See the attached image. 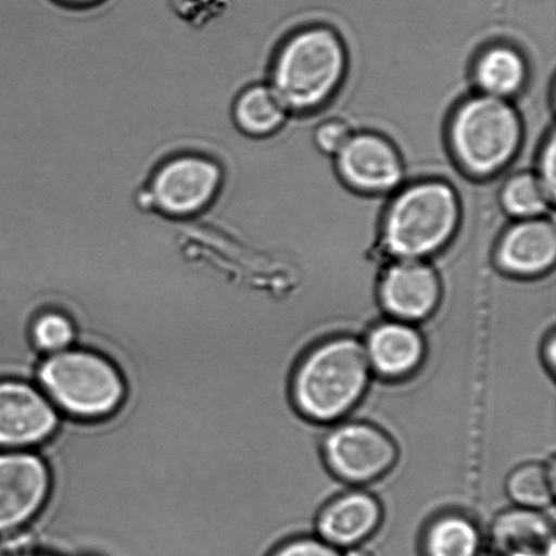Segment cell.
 <instances>
[{
	"label": "cell",
	"mask_w": 556,
	"mask_h": 556,
	"mask_svg": "<svg viewBox=\"0 0 556 556\" xmlns=\"http://www.w3.org/2000/svg\"><path fill=\"white\" fill-rule=\"evenodd\" d=\"M370 374L363 342L349 336L330 338L299 363L292 381L294 405L311 421L336 422L363 400Z\"/></svg>",
	"instance_id": "1"
},
{
	"label": "cell",
	"mask_w": 556,
	"mask_h": 556,
	"mask_svg": "<svg viewBox=\"0 0 556 556\" xmlns=\"http://www.w3.org/2000/svg\"><path fill=\"white\" fill-rule=\"evenodd\" d=\"M345 71L340 36L329 27H308L289 37L277 52L270 87L287 111H314L334 94Z\"/></svg>",
	"instance_id": "2"
},
{
	"label": "cell",
	"mask_w": 556,
	"mask_h": 556,
	"mask_svg": "<svg viewBox=\"0 0 556 556\" xmlns=\"http://www.w3.org/2000/svg\"><path fill=\"white\" fill-rule=\"evenodd\" d=\"M460 223L455 189L438 179L408 185L391 201L383 222V244L396 260L430 257L454 238Z\"/></svg>",
	"instance_id": "3"
},
{
	"label": "cell",
	"mask_w": 556,
	"mask_h": 556,
	"mask_svg": "<svg viewBox=\"0 0 556 556\" xmlns=\"http://www.w3.org/2000/svg\"><path fill=\"white\" fill-rule=\"evenodd\" d=\"M522 139L519 113L508 100L477 96L462 103L450 124V144L463 170L476 177L500 173Z\"/></svg>",
	"instance_id": "4"
},
{
	"label": "cell",
	"mask_w": 556,
	"mask_h": 556,
	"mask_svg": "<svg viewBox=\"0 0 556 556\" xmlns=\"http://www.w3.org/2000/svg\"><path fill=\"white\" fill-rule=\"evenodd\" d=\"M40 378L49 396L74 416H108L123 402L122 376L96 353L59 352L43 364Z\"/></svg>",
	"instance_id": "5"
},
{
	"label": "cell",
	"mask_w": 556,
	"mask_h": 556,
	"mask_svg": "<svg viewBox=\"0 0 556 556\" xmlns=\"http://www.w3.org/2000/svg\"><path fill=\"white\" fill-rule=\"evenodd\" d=\"M225 170L219 162L198 152H181L152 173L146 193L157 214L193 220L212 208L222 193Z\"/></svg>",
	"instance_id": "6"
},
{
	"label": "cell",
	"mask_w": 556,
	"mask_h": 556,
	"mask_svg": "<svg viewBox=\"0 0 556 556\" xmlns=\"http://www.w3.org/2000/svg\"><path fill=\"white\" fill-rule=\"evenodd\" d=\"M327 466L341 481L364 484L384 477L395 466L397 446L372 424L342 422L324 441Z\"/></svg>",
	"instance_id": "7"
},
{
	"label": "cell",
	"mask_w": 556,
	"mask_h": 556,
	"mask_svg": "<svg viewBox=\"0 0 556 556\" xmlns=\"http://www.w3.org/2000/svg\"><path fill=\"white\" fill-rule=\"evenodd\" d=\"M336 157L341 178L358 192L387 193L402 181L400 152L378 134H353Z\"/></svg>",
	"instance_id": "8"
},
{
	"label": "cell",
	"mask_w": 556,
	"mask_h": 556,
	"mask_svg": "<svg viewBox=\"0 0 556 556\" xmlns=\"http://www.w3.org/2000/svg\"><path fill=\"white\" fill-rule=\"evenodd\" d=\"M380 303L392 319L421 321L438 309L441 281L432 266L417 260H396L381 277Z\"/></svg>",
	"instance_id": "9"
},
{
	"label": "cell",
	"mask_w": 556,
	"mask_h": 556,
	"mask_svg": "<svg viewBox=\"0 0 556 556\" xmlns=\"http://www.w3.org/2000/svg\"><path fill=\"white\" fill-rule=\"evenodd\" d=\"M49 476L38 457L0 455V532L24 525L47 498Z\"/></svg>",
	"instance_id": "10"
},
{
	"label": "cell",
	"mask_w": 556,
	"mask_h": 556,
	"mask_svg": "<svg viewBox=\"0 0 556 556\" xmlns=\"http://www.w3.org/2000/svg\"><path fill=\"white\" fill-rule=\"evenodd\" d=\"M56 424V414L40 392L21 381H0V445L40 443Z\"/></svg>",
	"instance_id": "11"
},
{
	"label": "cell",
	"mask_w": 556,
	"mask_h": 556,
	"mask_svg": "<svg viewBox=\"0 0 556 556\" xmlns=\"http://www.w3.org/2000/svg\"><path fill=\"white\" fill-rule=\"evenodd\" d=\"M556 258L554 223L544 217L517 220L506 230L497 247L495 260L505 274L536 277L553 268Z\"/></svg>",
	"instance_id": "12"
},
{
	"label": "cell",
	"mask_w": 556,
	"mask_h": 556,
	"mask_svg": "<svg viewBox=\"0 0 556 556\" xmlns=\"http://www.w3.org/2000/svg\"><path fill=\"white\" fill-rule=\"evenodd\" d=\"M372 372L389 380H401L416 372L427 354L424 337L413 324L391 319L369 331L364 342Z\"/></svg>",
	"instance_id": "13"
},
{
	"label": "cell",
	"mask_w": 556,
	"mask_h": 556,
	"mask_svg": "<svg viewBox=\"0 0 556 556\" xmlns=\"http://www.w3.org/2000/svg\"><path fill=\"white\" fill-rule=\"evenodd\" d=\"M383 519V509L372 494L348 492L327 504L318 517L319 538L332 547H358L374 535Z\"/></svg>",
	"instance_id": "14"
},
{
	"label": "cell",
	"mask_w": 556,
	"mask_h": 556,
	"mask_svg": "<svg viewBox=\"0 0 556 556\" xmlns=\"http://www.w3.org/2000/svg\"><path fill=\"white\" fill-rule=\"evenodd\" d=\"M492 544L498 556H555L553 522L539 510H506L493 522Z\"/></svg>",
	"instance_id": "15"
},
{
	"label": "cell",
	"mask_w": 556,
	"mask_h": 556,
	"mask_svg": "<svg viewBox=\"0 0 556 556\" xmlns=\"http://www.w3.org/2000/svg\"><path fill=\"white\" fill-rule=\"evenodd\" d=\"M527 76L526 58L508 43L488 47L473 65V79L482 94L503 100L516 96L525 87Z\"/></svg>",
	"instance_id": "16"
},
{
	"label": "cell",
	"mask_w": 556,
	"mask_h": 556,
	"mask_svg": "<svg viewBox=\"0 0 556 556\" xmlns=\"http://www.w3.org/2000/svg\"><path fill=\"white\" fill-rule=\"evenodd\" d=\"M232 122L248 138L274 135L287 118V109L270 86L255 84L244 87L232 103Z\"/></svg>",
	"instance_id": "17"
},
{
	"label": "cell",
	"mask_w": 556,
	"mask_h": 556,
	"mask_svg": "<svg viewBox=\"0 0 556 556\" xmlns=\"http://www.w3.org/2000/svg\"><path fill=\"white\" fill-rule=\"evenodd\" d=\"M482 538L468 517L448 514L430 522L422 539L424 556H479Z\"/></svg>",
	"instance_id": "18"
},
{
	"label": "cell",
	"mask_w": 556,
	"mask_h": 556,
	"mask_svg": "<svg viewBox=\"0 0 556 556\" xmlns=\"http://www.w3.org/2000/svg\"><path fill=\"white\" fill-rule=\"evenodd\" d=\"M553 201L541 179L532 173L516 174L501 190V204L504 211L517 220L544 217Z\"/></svg>",
	"instance_id": "19"
},
{
	"label": "cell",
	"mask_w": 556,
	"mask_h": 556,
	"mask_svg": "<svg viewBox=\"0 0 556 556\" xmlns=\"http://www.w3.org/2000/svg\"><path fill=\"white\" fill-rule=\"evenodd\" d=\"M506 489L520 508L541 510L553 504L554 477L552 470L539 463L516 468Z\"/></svg>",
	"instance_id": "20"
},
{
	"label": "cell",
	"mask_w": 556,
	"mask_h": 556,
	"mask_svg": "<svg viewBox=\"0 0 556 556\" xmlns=\"http://www.w3.org/2000/svg\"><path fill=\"white\" fill-rule=\"evenodd\" d=\"M31 334L38 349L59 353L74 341L75 331L67 316L60 313H46L35 320Z\"/></svg>",
	"instance_id": "21"
},
{
	"label": "cell",
	"mask_w": 556,
	"mask_h": 556,
	"mask_svg": "<svg viewBox=\"0 0 556 556\" xmlns=\"http://www.w3.org/2000/svg\"><path fill=\"white\" fill-rule=\"evenodd\" d=\"M352 135V129L346 123L341 119H330L316 128L314 139L319 151L337 156Z\"/></svg>",
	"instance_id": "22"
},
{
	"label": "cell",
	"mask_w": 556,
	"mask_h": 556,
	"mask_svg": "<svg viewBox=\"0 0 556 556\" xmlns=\"http://www.w3.org/2000/svg\"><path fill=\"white\" fill-rule=\"evenodd\" d=\"M271 556H343L340 549L320 538H296L282 544Z\"/></svg>",
	"instance_id": "23"
},
{
	"label": "cell",
	"mask_w": 556,
	"mask_h": 556,
	"mask_svg": "<svg viewBox=\"0 0 556 556\" xmlns=\"http://www.w3.org/2000/svg\"><path fill=\"white\" fill-rule=\"evenodd\" d=\"M555 138L554 134L549 136V140L544 144L541 160H539L538 178L541 179L543 187L554 199L555 195Z\"/></svg>",
	"instance_id": "24"
},
{
	"label": "cell",
	"mask_w": 556,
	"mask_h": 556,
	"mask_svg": "<svg viewBox=\"0 0 556 556\" xmlns=\"http://www.w3.org/2000/svg\"><path fill=\"white\" fill-rule=\"evenodd\" d=\"M555 337H549V340L546 341V348H544V359H546V364L549 370L554 372L555 369Z\"/></svg>",
	"instance_id": "25"
},
{
	"label": "cell",
	"mask_w": 556,
	"mask_h": 556,
	"mask_svg": "<svg viewBox=\"0 0 556 556\" xmlns=\"http://www.w3.org/2000/svg\"><path fill=\"white\" fill-rule=\"evenodd\" d=\"M343 556H374V555L370 554L369 552H367V549L359 548V547H353V548H349L348 552L345 554H343Z\"/></svg>",
	"instance_id": "26"
},
{
	"label": "cell",
	"mask_w": 556,
	"mask_h": 556,
	"mask_svg": "<svg viewBox=\"0 0 556 556\" xmlns=\"http://www.w3.org/2000/svg\"><path fill=\"white\" fill-rule=\"evenodd\" d=\"M65 2L84 4V3H94V2H98V0H65Z\"/></svg>",
	"instance_id": "27"
},
{
	"label": "cell",
	"mask_w": 556,
	"mask_h": 556,
	"mask_svg": "<svg viewBox=\"0 0 556 556\" xmlns=\"http://www.w3.org/2000/svg\"><path fill=\"white\" fill-rule=\"evenodd\" d=\"M0 556H3L2 553H0Z\"/></svg>",
	"instance_id": "28"
}]
</instances>
